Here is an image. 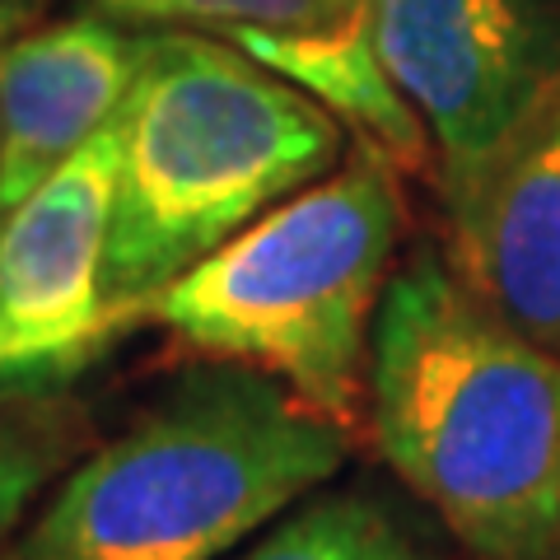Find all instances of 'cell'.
Returning a JSON list of instances; mask_svg holds the SVG:
<instances>
[{
  "instance_id": "6da1fadb",
  "label": "cell",
  "mask_w": 560,
  "mask_h": 560,
  "mask_svg": "<svg viewBox=\"0 0 560 560\" xmlns=\"http://www.w3.org/2000/svg\"><path fill=\"white\" fill-rule=\"evenodd\" d=\"M364 388L378 453L471 556L560 560L556 350L420 253L378 300Z\"/></svg>"
},
{
  "instance_id": "7a4b0ae2",
  "label": "cell",
  "mask_w": 560,
  "mask_h": 560,
  "mask_svg": "<svg viewBox=\"0 0 560 560\" xmlns=\"http://www.w3.org/2000/svg\"><path fill=\"white\" fill-rule=\"evenodd\" d=\"M346 453L341 420L220 360L70 467L0 560H215L337 477Z\"/></svg>"
},
{
  "instance_id": "3957f363",
  "label": "cell",
  "mask_w": 560,
  "mask_h": 560,
  "mask_svg": "<svg viewBox=\"0 0 560 560\" xmlns=\"http://www.w3.org/2000/svg\"><path fill=\"white\" fill-rule=\"evenodd\" d=\"M108 304H150L257 215L341 160V121L234 43L145 28L117 108Z\"/></svg>"
},
{
  "instance_id": "277c9868",
  "label": "cell",
  "mask_w": 560,
  "mask_h": 560,
  "mask_svg": "<svg viewBox=\"0 0 560 560\" xmlns=\"http://www.w3.org/2000/svg\"><path fill=\"white\" fill-rule=\"evenodd\" d=\"M401 234L393 160L360 145L154 294L164 327L253 364L331 420L355 416Z\"/></svg>"
},
{
  "instance_id": "5b68a950",
  "label": "cell",
  "mask_w": 560,
  "mask_h": 560,
  "mask_svg": "<svg viewBox=\"0 0 560 560\" xmlns=\"http://www.w3.org/2000/svg\"><path fill=\"white\" fill-rule=\"evenodd\" d=\"M370 33L444 168L481 160L560 80V0H370Z\"/></svg>"
},
{
  "instance_id": "8992f818",
  "label": "cell",
  "mask_w": 560,
  "mask_h": 560,
  "mask_svg": "<svg viewBox=\"0 0 560 560\" xmlns=\"http://www.w3.org/2000/svg\"><path fill=\"white\" fill-rule=\"evenodd\" d=\"M117 121L0 210V355L5 378L90 346L108 304V234L117 201Z\"/></svg>"
},
{
  "instance_id": "52a82bcc",
  "label": "cell",
  "mask_w": 560,
  "mask_h": 560,
  "mask_svg": "<svg viewBox=\"0 0 560 560\" xmlns=\"http://www.w3.org/2000/svg\"><path fill=\"white\" fill-rule=\"evenodd\" d=\"M448 267L560 355V80L481 160L444 168Z\"/></svg>"
},
{
  "instance_id": "ba28073f",
  "label": "cell",
  "mask_w": 560,
  "mask_h": 560,
  "mask_svg": "<svg viewBox=\"0 0 560 560\" xmlns=\"http://www.w3.org/2000/svg\"><path fill=\"white\" fill-rule=\"evenodd\" d=\"M140 61V33L108 14L47 24L0 47V210L117 117Z\"/></svg>"
},
{
  "instance_id": "9c48e42d",
  "label": "cell",
  "mask_w": 560,
  "mask_h": 560,
  "mask_svg": "<svg viewBox=\"0 0 560 560\" xmlns=\"http://www.w3.org/2000/svg\"><path fill=\"white\" fill-rule=\"evenodd\" d=\"M98 14L140 28H191L267 66L300 43L370 28V0H94Z\"/></svg>"
},
{
  "instance_id": "30bf717a",
  "label": "cell",
  "mask_w": 560,
  "mask_h": 560,
  "mask_svg": "<svg viewBox=\"0 0 560 560\" xmlns=\"http://www.w3.org/2000/svg\"><path fill=\"white\" fill-rule=\"evenodd\" d=\"M238 560H430V551L388 500L341 490L271 518L267 537Z\"/></svg>"
},
{
  "instance_id": "8fae6325",
  "label": "cell",
  "mask_w": 560,
  "mask_h": 560,
  "mask_svg": "<svg viewBox=\"0 0 560 560\" xmlns=\"http://www.w3.org/2000/svg\"><path fill=\"white\" fill-rule=\"evenodd\" d=\"M80 448V411L57 397H0V541L24 523L33 500Z\"/></svg>"
},
{
  "instance_id": "7c38bea8",
  "label": "cell",
  "mask_w": 560,
  "mask_h": 560,
  "mask_svg": "<svg viewBox=\"0 0 560 560\" xmlns=\"http://www.w3.org/2000/svg\"><path fill=\"white\" fill-rule=\"evenodd\" d=\"M20 14H24V0H0V33L20 24Z\"/></svg>"
},
{
  "instance_id": "4fadbf2b",
  "label": "cell",
  "mask_w": 560,
  "mask_h": 560,
  "mask_svg": "<svg viewBox=\"0 0 560 560\" xmlns=\"http://www.w3.org/2000/svg\"><path fill=\"white\" fill-rule=\"evenodd\" d=\"M0 378H5V355H0Z\"/></svg>"
}]
</instances>
